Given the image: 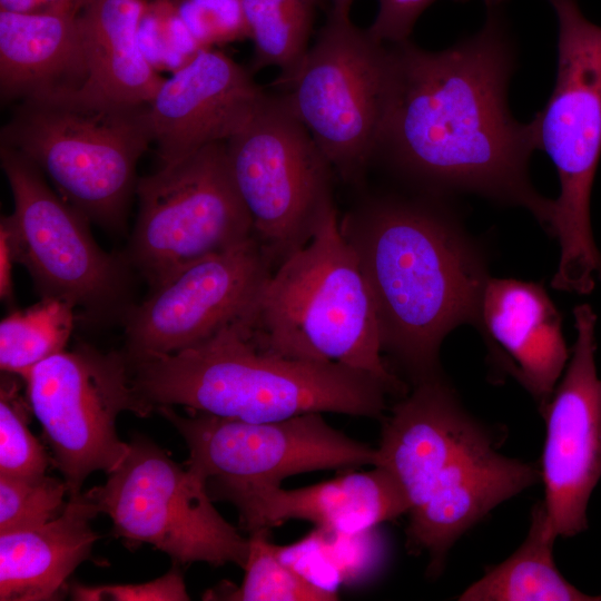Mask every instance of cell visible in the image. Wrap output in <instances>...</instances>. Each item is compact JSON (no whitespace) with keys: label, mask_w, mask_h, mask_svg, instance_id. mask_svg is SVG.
I'll return each instance as SVG.
<instances>
[{"label":"cell","mask_w":601,"mask_h":601,"mask_svg":"<svg viewBox=\"0 0 601 601\" xmlns=\"http://www.w3.org/2000/svg\"><path fill=\"white\" fill-rule=\"evenodd\" d=\"M273 262L255 236L178 272L124 316L128 363L198 345L253 312Z\"/></svg>","instance_id":"15"},{"label":"cell","mask_w":601,"mask_h":601,"mask_svg":"<svg viewBox=\"0 0 601 601\" xmlns=\"http://www.w3.org/2000/svg\"><path fill=\"white\" fill-rule=\"evenodd\" d=\"M266 97L233 59L201 49L165 79L148 105L150 134L162 166L210 144L227 141Z\"/></svg>","instance_id":"17"},{"label":"cell","mask_w":601,"mask_h":601,"mask_svg":"<svg viewBox=\"0 0 601 601\" xmlns=\"http://www.w3.org/2000/svg\"><path fill=\"white\" fill-rule=\"evenodd\" d=\"M75 307L51 297L13 311L0 323V367L23 378L46 358L65 349L75 323Z\"/></svg>","instance_id":"24"},{"label":"cell","mask_w":601,"mask_h":601,"mask_svg":"<svg viewBox=\"0 0 601 601\" xmlns=\"http://www.w3.org/2000/svg\"><path fill=\"white\" fill-rule=\"evenodd\" d=\"M577 339L566 370L542 411V501L550 534L570 538L588 528V504L601 479V377L595 366L597 316L573 309Z\"/></svg>","instance_id":"16"},{"label":"cell","mask_w":601,"mask_h":601,"mask_svg":"<svg viewBox=\"0 0 601 601\" xmlns=\"http://www.w3.org/2000/svg\"><path fill=\"white\" fill-rule=\"evenodd\" d=\"M332 11L331 13L336 16L349 17V9L354 0H331Z\"/></svg>","instance_id":"34"},{"label":"cell","mask_w":601,"mask_h":601,"mask_svg":"<svg viewBox=\"0 0 601 601\" xmlns=\"http://www.w3.org/2000/svg\"><path fill=\"white\" fill-rule=\"evenodd\" d=\"M72 600L78 601H186V590L180 564L162 577L141 583L85 585L73 582L70 587Z\"/></svg>","instance_id":"31"},{"label":"cell","mask_w":601,"mask_h":601,"mask_svg":"<svg viewBox=\"0 0 601 601\" xmlns=\"http://www.w3.org/2000/svg\"><path fill=\"white\" fill-rule=\"evenodd\" d=\"M476 326L542 413L570 358L562 317L544 287L533 282L489 278Z\"/></svg>","instance_id":"19"},{"label":"cell","mask_w":601,"mask_h":601,"mask_svg":"<svg viewBox=\"0 0 601 601\" xmlns=\"http://www.w3.org/2000/svg\"><path fill=\"white\" fill-rule=\"evenodd\" d=\"M85 494L130 549L150 544L180 565H245L248 538L214 508L205 480L144 436L129 443L104 484Z\"/></svg>","instance_id":"8"},{"label":"cell","mask_w":601,"mask_h":601,"mask_svg":"<svg viewBox=\"0 0 601 601\" xmlns=\"http://www.w3.org/2000/svg\"><path fill=\"white\" fill-rule=\"evenodd\" d=\"M0 158L14 200L13 213L1 218L0 229L41 298L65 300L93 322L125 316L129 309L126 257L100 248L89 220L48 186L29 159L6 146Z\"/></svg>","instance_id":"9"},{"label":"cell","mask_w":601,"mask_h":601,"mask_svg":"<svg viewBox=\"0 0 601 601\" xmlns=\"http://www.w3.org/2000/svg\"><path fill=\"white\" fill-rule=\"evenodd\" d=\"M138 41L152 66L162 63L176 70L205 49L183 20L178 8L165 0L145 7Z\"/></svg>","instance_id":"29"},{"label":"cell","mask_w":601,"mask_h":601,"mask_svg":"<svg viewBox=\"0 0 601 601\" xmlns=\"http://www.w3.org/2000/svg\"><path fill=\"white\" fill-rule=\"evenodd\" d=\"M247 322L265 351L341 364L404 392L382 357L373 299L333 203L311 239L272 272Z\"/></svg>","instance_id":"5"},{"label":"cell","mask_w":601,"mask_h":601,"mask_svg":"<svg viewBox=\"0 0 601 601\" xmlns=\"http://www.w3.org/2000/svg\"><path fill=\"white\" fill-rule=\"evenodd\" d=\"M184 439L186 466L205 480L213 501L239 491L280 484L287 476L329 469L375 465L376 449L331 426L322 413L272 422H246L173 406L157 410Z\"/></svg>","instance_id":"14"},{"label":"cell","mask_w":601,"mask_h":601,"mask_svg":"<svg viewBox=\"0 0 601 601\" xmlns=\"http://www.w3.org/2000/svg\"><path fill=\"white\" fill-rule=\"evenodd\" d=\"M269 530L248 533L245 575L237 588L208 590L205 600L230 601H334L337 593L321 587L284 561L278 546L268 539Z\"/></svg>","instance_id":"25"},{"label":"cell","mask_w":601,"mask_h":601,"mask_svg":"<svg viewBox=\"0 0 601 601\" xmlns=\"http://www.w3.org/2000/svg\"><path fill=\"white\" fill-rule=\"evenodd\" d=\"M22 380L69 496L81 493L92 472L108 474L128 454L129 443L116 431L118 415L124 411L139 417L151 414L134 390L124 353L79 344L40 362Z\"/></svg>","instance_id":"13"},{"label":"cell","mask_w":601,"mask_h":601,"mask_svg":"<svg viewBox=\"0 0 601 601\" xmlns=\"http://www.w3.org/2000/svg\"><path fill=\"white\" fill-rule=\"evenodd\" d=\"M139 211L126 259L155 288L214 254L254 236L235 187L226 141L140 178Z\"/></svg>","instance_id":"11"},{"label":"cell","mask_w":601,"mask_h":601,"mask_svg":"<svg viewBox=\"0 0 601 601\" xmlns=\"http://www.w3.org/2000/svg\"><path fill=\"white\" fill-rule=\"evenodd\" d=\"M542 502L532 511L529 533L505 561L486 570L459 600L462 601H601L571 584L553 560V543Z\"/></svg>","instance_id":"23"},{"label":"cell","mask_w":601,"mask_h":601,"mask_svg":"<svg viewBox=\"0 0 601 601\" xmlns=\"http://www.w3.org/2000/svg\"><path fill=\"white\" fill-rule=\"evenodd\" d=\"M376 464L408 503L407 546L436 575L455 541L502 502L541 481L532 464L497 452L489 430L441 375L414 382L383 421Z\"/></svg>","instance_id":"3"},{"label":"cell","mask_w":601,"mask_h":601,"mask_svg":"<svg viewBox=\"0 0 601 601\" xmlns=\"http://www.w3.org/2000/svg\"><path fill=\"white\" fill-rule=\"evenodd\" d=\"M226 155L254 236L279 265L311 239L333 203L332 166L283 96L267 95L226 141Z\"/></svg>","instance_id":"12"},{"label":"cell","mask_w":601,"mask_h":601,"mask_svg":"<svg viewBox=\"0 0 601 601\" xmlns=\"http://www.w3.org/2000/svg\"><path fill=\"white\" fill-rule=\"evenodd\" d=\"M99 514L85 492L70 495L52 521L0 534V600L60 599L71 573L91 558L100 539L90 525Z\"/></svg>","instance_id":"21"},{"label":"cell","mask_w":601,"mask_h":601,"mask_svg":"<svg viewBox=\"0 0 601 601\" xmlns=\"http://www.w3.org/2000/svg\"><path fill=\"white\" fill-rule=\"evenodd\" d=\"M558 20L554 88L533 118L538 148L556 168L560 194L548 229L560 244L554 289L580 295L601 279L590 198L601 157V26L590 21L578 0H546Z\"/></svg>","instance_id":"6"},{"label":"cell","mask_w":601,"mask_h":601,"mask_svg":"<svg viewBox=\"0 0 601 601\" xmlns=\"http://www.w3.org/2000/svg\"><path fill=\"white\" fill-rule=\"evenodd\" d=\"M148 105L90 102L72 90L28 98L2 129L1 146L36 165L88 220L119 229L136 165L152 142Z\"/></svg>","instance_id":"7"},{"label":"cell","mask_w":601,"mask_h":601,"mask_svg":"<svg viewBox=\"0 0 601 601\" xmlns=\"http://www.w3.org/2000/svg\"><path fill=\"white\" fill-rule=\"evenodd\" d=\"M141 0H97L79 13L87 68L72 90L90 102L148 105L165 81L138 41Z\"/></svg>","instance_id":"22"},{"label":"cell","mask_w":601,"mask_h":601,"mask_svg":"<svg viewBox=\"0 0 601 601\" xmlns=\"http://www.w3.org/2000/svg\"><path fill=\"white\" fill-rule=\"evenodd\" d=\"M248 533L289 520H305L329 534H358L407 513L401 486L384 467L352 472L306 487L280 484L249 487L229 495Z\"/></svg>","instance_id":"18"},{"label":"cell","mask_w":601,"mask_h":601,"mask_svg":"<svg viewBox=\"0 0 601 601\" xmlns=\"http://www.w3.org/2000/svg\"><path fill=\"white\" fill-rule=\"evenodd\" d=\"M69 494L65 480L0 475V534L31 530L58 518Z\"/></svg>","instance_id":"28"},{"label":"cell","mask_w":601,"mask_h":601,"mask_svg":"<svg viewBox=\"0 0 601 601\" xmlns=\"http://www.w3.org/2000/svg\"><path fill=\"white\" fill-rule=\"evenodd\" d=\"M249 37L255 43L254 68L277 67L278 79L290 75L307 51L312 3L284 4L242 0Z\"/></svg>","instance_id":"26"},{"label":"cell","mask_w":601,"mask_h":601,"mask_svg":"<svg viewBox=\"0 0 601 601\" xmlns=\"http://www.w3.org/2000/svg\"><path fill=\"white\" fill-rule=\"evenodd\" d=\"M487 10L499 9L506 0H483Z\"/></svg>","instance_id":"36"},{"label":"cell","mask_w":601,"mask_h":601,"mask_svg":"<svg viewBox=\"0 0 601 601\" xmlns=\"http://www.w3.org/2000/svg\"><path fill=\"white\" fill-rule=\"evenodd\" d=\"M436 0H378V11L367 32L380 42L408 40L418 17ZM464 2L467 0H455Z\"/></svg>","instance_id":"32"},{"label":"cell","mask_w":601,"mask_h":601,"mask_svg":"<svg viewBox=\"0 0 601 601\" xmlns=\"http://www.w3.org/2000/svg\"><path fill=\"white\" fill-rule=\"evenodd\" d=\"M14 254L7 234L0 229V296L2 302L11 304L13 299L12 269Z\"/></svg>","instance_id":"33"},{"label":"cell","mask_w":601,"mask_h":601,"mask_svg":"<svg viewBox=\"0 0 601 601\" xmlns=\"http://www.w3.org/2000/svg\"><path fill=\"white\" fill-rule=\"evenodd\" d=\"M14 374L2 372L0 384V475L39 476L52 463L29 430L31 408Z\"/></svg>","instance_id":"27"},{"label":"cell","mask_w":601,"mask_h":601,"mask_svg":"<svg viewBox=\"0 0 601 601\" xmlns=\"http://www.w3.org/2000/svg\"><path fill=\"white\" fill-rule=\"evenodd\" d=\"M129 365L134 390L151 413L180 405L255 423L324 412L380 418L393 394L368 373L260 348L247 317L198 345Z\"/></svg>","instance_id":"4"},{"label":"cell","mask_w":601,"mask_h":601,"mask_svg":"<svg viewBox=\"0 0 601 601\" xmlns=\"http://www.w3.org/2000/svg\"><path fill=\"white\" fill-rule=\"evenodd\" d=\"M87 77L79 13L0 11V90L4 99L82 86Z\"/></svg>","instance_id":"20"},{"label":"cell","mask_w":601,"mask_h":601,"mask_svg":"<svg viewBox=\"0 0 601 601\" xmlns=\"http://www.w3.org/2000/svg\"><path fill=\"white\" fill-rule=\"evenodd\" d=\"M390 75V47L331 13L294 71L278 79L289 108L343 178H355L375 155Z\"/></svg>","instance_id":"10"},{"label":"cell","mask_w":601,"mask_h":601,"mask_svg":"<svg viewBox=\"0 0 601 601\" xmlns=\"http://www.w3.org/2000/svg\"><path fill=\"white\" fill-rule=\"evenodd\" d=\"M391 75L375 154L439 191L477 194L529 210L548 229L553 199L538 193L529 161L534 121H516L508 87L515 48L499 9L475 35L441 50L391 47Z\"/></svg>","instance_id":"1"},{"label":"cell","mask_w":601,"mask_h":601,"mask_svg":"<svg viewBox=\"0 0 601 601\" xmlns=\"http://www.w3.org/2000/svg\"><path fill=\"white\" fill-rule=\"evenodd\" d=\"M97 0H73L72 8L76 13L81 12L83 9H86L88 6L93 3Z\"/></svg>","instance_id":"35"},{"label":"cell","mask_w":601,"mask_h":601,"mask_svg":"<svg viewBox=\"0 0 601 601\" xmlns=\"http://www.w3.org/2000/svg\"><path fill=\"white\" fill-rule=\"evenodd\" d=\"M178 11L205 49L211 43L249 37L242 0H186Z\"/></svg>","instance_id":"30"},{"label":"cell","mask_w":601,"mask_h":601,"mask_svg":"<svg viewBox=\"0 0 601 601\" xmlns=\"http://www.w3.org/2000/svg\"><path fill=\"white\" fill-rule=\"evenodd\" d=\"M339 226L370 289L383 352L413 382L439 374L443 338L479 321L490 277L477 247L449 214L420 201L372 200Z\"/></svg>","instance_id":"2"}]
</instances>
